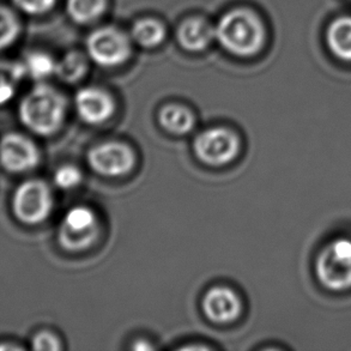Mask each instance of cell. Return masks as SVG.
<instances>
[{
	"instance_id": "obj_1",
	"label": "cell",
	"mask_w": 351,
	"mask_h": 351,
	"mask_svg": "<svg viewBox=\"0 0 351 351\" xmlns=\"http://www.w3.org/2000/svg\"><path fill=\"white\" fill-rule=\"evenodd\" d=\"M66 112L65 96L43 82L33 86L19 106V120L24 128L43 137L52 136L60 130Z\"/></svg>"
},
{
	"instance_id": "obj_2",
	"label": "cell",
	"mask_w": 351,
	"mask_h": 351,
	"mask_svg": "<svg viewBox=\"0 0 351 351\" xmlns=\"http://www.w3.org/2000/svg\"><path fill=\"white\" fill-rule=\"evenodd\" d=\"M215 40L233 56L252 57L265 45V24L252 10L234 9L224 14L215 25Z\"/></svg>"
},
{
	"instance_id": "obj_3",
	"label": "cell",
	"mask_w": 351,
	"mask_h": 351,
	"mask_svg": "<svg viewBox=\"0 0 351 351\" xmlns=\"http://www.w3.org/2000/svg\"><path fill=\"white\" fill-rule=\"evenodd\" d=\"M318 280L331 291L351 288V240L337 237L322 248L315 261Z\"/></svg>"
},
{
	"instance_id": "obj_4",
	"label": "cell",
	"mask_w": 351,
	"mask_h": 351,
	"mask_svg": "<svg viewBox=\"0 0 351 351\" xmlns=\"http://www.w3.org/2000/svg\"><path fill=\"white\" fill-rule=\"evenodd\" d=\"M51 187L40 179H29L19 184L11 199V210L17 221L25 226L43 223L52 214Z\"/></svg>"
},
{
	"instance_id": "obj_5",
	"label": "cell",
	"mask_w": 351,
	"mask_h": 351,
	"mask_svg": "<svg viewBox=\"0 0 351 351\" xmlns=\"http://www.w3.org/2000/svg\"><path fill=\"white\" fill-rule=\"evenodd\" d=\"M99 235L100 226L95 211L84 205L69 210L58 229V241L69 252L86 251L95 243Z\"/></svg>"
},
{
	"instance_id": "obj_6",
	"label": "cell",
	"mask_w": 351,
	"mask_h": 351,
	"mask_svg": "<svg viewBox=\"0 0 351 351\" xmlns=\"http://www.w3.org/2000/svg\"><path fill=\"white\" fill-rule=\"evenodd\" d=\"M86 54L102 67L123 65L132 54V38L114 27H101L86 38Z\"/></svg>"
},
{
	"instance_id": "obj_7",
	"label": "cell",
	"mask_w": 351,
	"mask_h": 351,
	"mask_svg": "<svg viewBox=\"0 0 351 351\" xmlns=\"http://www.w3.org/2000/svg\"><path fill=\"white\" fill-rule=\"evenodd\" d=\"M193 150L199 161L208 166H226L239 155L240 139L228 128H208L195 137Z\"/></svg>"
},
{
	"instance_id": "obj_8",
	"label": "cell",
	"mask_w": 351,
	"mask_h": 351,
	"mask_svg": "<svg viewBox=\"0 0 351 351\" xmlns=\"http://www.w3.org/2000/svg\"><path fill=\"white\" fill-rule=\"evenodd\" d=\"M88 163L100 176L119 178L132 171L136 165V155L123 143H101L88 154Z\"/></svg>"
},
{
	"instance_id": "obj_9",
	"label": "cell",
	"mask_w": 351,
	"mask_h": 351,
	"mask_svg": "<svg viewBox=\"0 0 351 351\" xmlns=\"http://www.w3.org/2000/svg\"><path fill=\"white\" fill-rule=\"evenodd\" d=\"M40 163L36 144L19 132H9L0 139V166L12 174L33 171Z\"/></svg>"
},
{
	"instance_id": "obj_10",
	"label": "cell",
	"mask_w": 351,
	"mask_h": 351,
	"mask_svg": "<svg viewBox=\"0 0 351 351\" xmlns=\"http://www.w3.org/2000/svg\"><path fill=\"white\" fill-rule=\"evenodd\" d=\"M202 309L205 317L213 323H234L241 315L242 301L229 287L216 285L205 293Z\"/></svg>"
},
{
	"instance_id": "obj_11",
	"label": "cell",
	"mask_w": 351,
	"mask_h": 351,
	"mask_svg": "<svg viewBox=\"0 0 351 351\" xmlns=\"http://www.w3.org/2000/svg\"><path fill=\"white\" fill-rule=\"evenodd\" d=\"M77 114L86 123L99 125L114 114V99L100 88L86 86L75 96Z\"/></svg>"
},
{
	"instance_id": "obj_12",
	"label": "cell",
	"mask_w": 351,
	"mask_h": 351,
	"mask_svg": "<svg viewBox=\"0 0 351 351\" xmlns=\"http://www.w3.org/2000/svg\"><path fill=\"white\" fill-rule=\"evenodd\" d=\"M176 38L187 52H203L215 40V27L202 17H191L179 25Z\"/></svg>"
},
{
	"instance_id": "obj_13",
	"label": "cell",
	"mask_w": 351,
	"mask_h": 351,
	"mask_svg": "<svg viewBox=\"0 0 351 351\" xmlns=\"http://www.w3.org/2000/svg\"><path fill=\"white\" fill-rule=\"evenodd\" d=\"M326 45L332 56L351 62V16H341L333 19L326 29Z\"/></svg>"
},
{
	"instance_id": "obj_14",
	"label": "cell",
	"mask_w": 351,
	"mask_h": 351,
	"mask_svg": "<svg viewBox=\"0 0 351 351\" xmlns=\"http://www.w3.org/2000/svg\"><path fill=\"white\" fill-rule=\"evenodd\" d=\"M158 123L167 132L186 134L195 123V115L189 108L180 105H167L158 113Z\"/></svg>"
},
{
	"instance_id": "obj_15",
	"label": "cell",
	"mask_w": 351,
	"mask_h": 351,
	"mask_svg": "<svg viewBox=\"0 0 351 351\" xmlns=\"http://www.w3.org/2000/svg\"><path fill=\"white\" fill-rule=\"evenodd\" d=\"M166 38L165 24L155 19H138L131 28L132 43L143 48L158 47Z\"/></svg>"
},
{
	"instance_id": "obj_16",
	"label": "cell",
	"mask_w": 351,
	"mask_h": 351,
	"mask_svg": "<svg viewBox=\"0 0 351 351\" xmlns=\"http://www.w3.org/2000/svg\"><path fill=\"white\" fill-rule=\"evenodd\" d=\"M25 77L22 62L0 60V106L6 105L14 99Z\"/></svg>"
},
{
	"instance_id": "obj_17",
	"label": "cell",
	"mask_w": 351,
	"mask_h": 351,
	"mask_svg": "<svg viewBox=\"0 0 351 351\" xmlns=\"http://www.w3.org/2000/svg\"><path fill=\"white\" fill-rule=\"evenodd\" d=\"M89 70V57L80 51L67 52L57 62V75L65 83H77L81 81Z\"/></svg>"
},
{
	"instance_id": "obj_18",
	"label": "cell",
	"mask_w": 351,
	"mask_h": 351,
	"mask_svg": "<svg viewBox=\"0 0 351 351\" xmlns=\"http://www.w3.org/2000/svg\"><path fill=\"white\" fill-rule=\"evenodd\" d=\"M108 8V0H66V11L75 23L90 24L100 19Z\"/></svg>"
},
{
	"instance_id": "obj_19",
	"label": "cell",
	"mask_w": 351,
	"mask_h": 351,
	"mask_svg": "<svg viewBox=\"0 0 351 351\" xmlns=\"http://www.w3.org/2000/svg\"><path fill=\"white\" fill-rule=\"evenodd\" d=\"M22 64L27 76L36 82H43L57 71V60L49 53L43 51L28 53Z\"/></svg>"
},
{
	"instance_id": "obj_20",
	"label": "cell",
	"mask_w": 351,
	"mask_h": 351,
	"mask_svg": "<svg viewBox=\"0 0 351 351\" xmlns=\"http://www.w3.org/2000/svg\"><path fill=\"white\" fill-rule=\"evenodd\" d=\"M21 34L19 19L12 10L0 6V52L14 45Z\"/></svg>"
},
{
	"instance_id": "obj_21",
	"label": "cell",
	"mask_w": 351,
	"mask_h": 351,
	"mask_svg": "<svg viewBox=\"0 0 351 351\" xmlns=\"http://www.w3.org/2000/svg\"><path fill=\"white\" fill-rule=\"evenodd\" d=\"M82 180H83V174L81 169L72 165L59 167L53 176L54 185L57 186L59 190L62 191L76 189L81 185Z\"/></svg>"
},
{
	"instance_id": "obj_22",
	"label": "cell",
	"mask_w": 351,
	"mask_h": 351,
	"mask_svg": "<svg viewBox=\"0 0 351 351\" xmlns=\"http://www.w3.org/2000/svg\"><path fill=\"white\" fill-rule=\"evenodd\" d=\"M12 3L24 14L41 16L53 9L57 4V0H12Z\"/></svg>"
},
{
	"instance_id": "obj_23",
	"label": "cell",
	"mask_w": 351,
	"mask_h": 351,
	"mask_svg": "<svg viewBox=\"0 0 351 351\" xmlns=\"http://www.w3.org/2000/svg\"><path fill=\"white\" fill-rule=\"evenodd\" d=\"M32 349L36 351H58L62 349L59 338L51 331H38L32 338Z\"/></svg>"
},
{
	"instance_id": "obj_24",
	"label": "cell",
	"mask_w": 351,
	"mask_h": 351,
	"mask_svg": "<svg viewBox=\"0 0 351 351\" xmlns=\"http://www.w3.org/2000/svg\"><path fill=\"white\" fill-rule=\"evenodd\" d=\"M132 349H134V350H152V349H154V346L149 344L147 341H138L137 343L133 344Z\"/></svg>"
},
{
	"instance_id": "obj_25",
	"label": "cell",
	"mask_w": 351,
	"mask_h": 351,
	"mask_svg": "<svg viewBox=\"0 0 351 351\" xmlns=\"http://www.w3.org/2000/svg\"><path fill=\"white\" fill-rule=\"evenodd\" d=\"M23 348L19 347V346H12L9 343H4V344H0V350H22Z\"/></svg>"
}]
</instances>
